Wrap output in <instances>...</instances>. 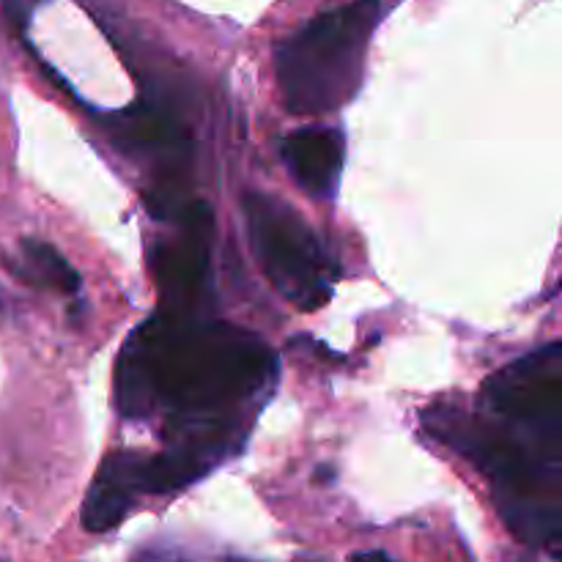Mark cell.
Wrapping results in <instances>:
<instances>
[{
    "mask_svg": "<svg viewBox=\"0 0 562 562\" xmlns=\"http://www.w3.org/2000/svg\"><path fill=\"white\" fill-rule=\"evenodd\" d=\"M184 217V234L176 245H165L154 256L159 289L168 294V302L184 307L201 294L209 274V241L206 234L212 228V209L203 201L190 203L181 209Z\"/></svg>",
    "mask_w": 562,
    "mask_h": 562,
    "instance_id": "cell-5",
    "label": "cell"
},
{
    "mask_svg": "<svg viewBox=\"0 0 562 562\" xmlns=\"http://www.w3.org/2000/svg\"><path fill=\"white\" fill-rule=\"evenodd\" d=\"M252 250L274 289L302 311L333 296V272L311 225L283 201L252 192L245 201Z\"/></svg>",
    "mask_w": 562,
    "mask_h": 562,
    "instance_id": "cell-3",
    "label": "cell"
},
{
    "mask_svg": "<svg viewBox=\"0 0 562 562\" xmlns=\"http://www.w3.org/2000/svg\"><path fill=\"white\" fill-rule=\"evenodd\" d=\"M143 472L146 459L137 453H110L102 461L82 505V525L88 532H108L124 519L132 497L143 492Z\"/></svg>",
    "mask_w": 562,
    "mask_h": 562,
    "instance_id": "cell-6",
    "label": "cell"
},
{
    "mask_svg": "<svg viewBox=\"0 0 562 562\" xmlns=\"http://www.w3.org/2000/svg\"><path fill=\"white\" fill-rule=\"evenodd\" d=\"M22 256H25V263L31 267L33 278L44 280L53 289L64 291V294H75L80 289V274L71 269V263L60 256L55 247H49L47 241L38 239H25L22 241Z\"/></svg>",
    "mask_w": 562,
    "mask_h": 562,
    "instance_id": "cell-9",
    "label": "cell"
},
{
    "mask_svg": "<svg viewBox=\"0 0 562 562\" xmlns=\"http://www.w3.org/2000/svg\"><path fill=\"white\" fill-rule=\"evenodd\" d=\"M272 373L274 357L258 335L231 324H184L170 313L126 338L115 401L130 420L148 417L154 406H168L176 420H220L261 393Z\"/></svg>",
    "mask_w": 562,
    "mask_h": 562,
    "instance_id": "cell-1",
    "label": "cell"
},
{
    "mask_svg": "<svg viewBox=\"0 0 562 562\" xmlns=\"http://www.w3.org/2000/svg\"><path fill=\"white\" fill-rule=\"evenodd\" d=\"M355 562H398L395 558H390V554L384 552H366V554H355L351 558Z\"/></svg>",
    "mask_w": 562,
    "mask_h": 562,
    "instance_id": "cell-10",
    "label": "cell"
},
{
    "mask_svg": "<svg viewBox=\"0 0 562 562\" xmlns=\"http://www.w3.org/2000/svg\"><path fill=\"white\" fill-rule=\"evenodd\" d=\"M280 157L296 184L316 198H329L344 168V137L335 130H296L280 140Z\"/></svg>",
    "mask_w": 562,
    "mask_h": 562,
    "instance_id": "cell-7",
    "label": "cell"
},
{
    "mask_svg": "<svg viewBox=\"0 0 562 562\" xmlns=\"http://www.w3.org/2000/svg\"><path fill=\"white\" fill-rule=\"evenodd\" d=\"M113 130L126 146L146 148V151L184 154L187 146V137L179 124L170 119V113L154 108V104H135V108L119 113Z\"/></svg>",
    "mask_w": 562,
    "mask_h": 562,
    "instance_id": "cell-8",
    "label": "cell"
},
{
    "mask_svg": "<svg viewBox=\"0 0 562 562\" xmlns=\"http://www.w3.org/2000/svg\"><path fill=\"white\" fill-rule=\"evenodd\" d=\"M379 0L324 11L274 49L280 91L291 113H329L349 102L362 80Z\"/></svg>",
    "mask_w": 562,
    "mask_h": 562,
    "instance_id": "cell-2",
    "label": "cell"
},
{
    "mask_svg": "<svg viewBox=\"0 0 562 562\" xmlns=\"http://www.w3.org/2000/svg\"><path fill=\"white\" fill-rule=\"evenodd\" d=\"M494 412L530 426L541 439L560 445L562 434V349L560 344L532 351L499 371L486 384Z\"/></svg>",
    "mask_w": 562,
    "mask_h": 562,
    "instance_id": "cell-4",
    "label": "cell"
},
{
    "mask_svg": "<svg viewBox=\"0 0 562 562\" xmlns=\"http://www.w3.org/2000/svg\"><path fill=\"white\" fill-rule=\"evenodd\" d=\"M14 3H22V0H14ZM27 3H33V0H27Z\"/></svg>",
    "mask_w": 562,
    "mask_h": 562,
    "instance_id": "cell-11",
    "label": "cell"
}]
</instances>
